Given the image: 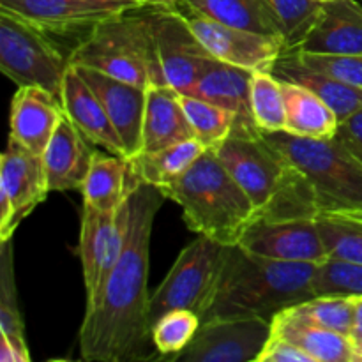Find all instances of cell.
<instances>
[{
	"label": "cell",
	"instance_id": "cell-1",
	"mask_svg": "<svg viewBox=\"0 0 362 362\" xmlns=\"http://www.w3.org/2000/svg\"><path fill=\"white\" fill-rule=\"evenodd\" d=\"M159 187L134 180L127 197V225L119 260L101 293L85 306L78 343L88 362L141 361L151 339L148 257L156 214L161 207Z\"/></svg>",
	"mask_w": 362,
	"mask_h": 362
},
{
	"label": "cell",
	"instance_id": "cell-2",
	"mask_svg": "<svg viewBox=\"0 0 362 362\" xmlns=\"http://www.w3.org/2000/svg\"><path fill=\"white\" fill-rule=\"evenodd\" d=\"M315 269L317 264L260 257L239 244L225 246L202 322L228 317L272 320L279 311L315 297Z\"/></svg>",
	"mask_w": 362,
	"mask_h": 362
},
{
	"label": "cell",
	"instance_id": "cell-3",
	"mask_svg": "<svg viewBox=\"0 0 362 362\" xmlns=\"http://www.w3.org/2000/svg\"><path fill=\"white\" fill-rule=\"evenodd\" d=\"M214 152L246 191L257 219L317 218L320 212L306 177L258 127H235Z\"/></svg>",
	"mask_w": 362,
	"mask_h": 362
},
{
	"label": "cell",
	"instance_id": "cell-4",
	"mask_svg": "<svg viewBox=\"0 0 362 362\" xmlns=\"http://www.w3.org/2000/svg\"><path fill=\"white\" fill-rule=\"evenodd\" d=\"M159 191L182 209L187 228L225 246L239 243L247 226L257 219L246 191L211 148L187 172Z\"/></svg>",
	"mask_w": 362,
	"mask_h": 362
},
{
	"label": "cell",
	"instance_id": "cell-5",
	"mask_svg": "<svg viewBox=\"0 0 362 362\" xmlns=\"http://www.w3.org/2000/svg\"><path fill=\"white\" fill-rule=\"evenodd\" d=\"M69 64L92 67L144 88L165 85L158 66L148 4L90 28L71 49Z\"/></svg>",
	"mask_w": 362,
	"mask_h": 362
},
{
	"label": "cell",
	"instance_id": "cell-6",
	"mask_svg": "<svg viewBox=\"0 0 362 362\" xmlns=\"http://www.w3.org/2000/svg\"><path fill=\"white\" fill-rule=\"evenodd\" d=\"M262 134L306 177L318 211L362 212V163L338 138L317 140L286 131Z\"/></svg>",
	"mask_w": 362,
	"mask_h": 362
},
{
	"label": "cell",
	"instance_id": "cell-7",
	"mask_svg": "<svg viewBox=\"0 0 362 362\" xmlns=\"http://www.w3.org/2000/svg\"><path fill=\"white\" fill-rule=\"evenodd\" d=\"M69 66L49 32L0 7V69L9 80L59 95Z\"/></svg>",
	"mask_w": 362,
	"mask_h": 362
},
{
	"label": "cell",
	"instance_id": "cell-8",
	"mask_svg": "<svg viewBox=\"0 0 362 362\" xmlns=\"http://www.w3.org/2000/svg\"><path fill=\"white\" fill-rule=\"evenodd\" d=\"M223 253L225 244L205 235H198L180 251L166 278L151 296V329L172 310L202 313L218 276Z\"/></svg>",
	"mask_w": 362,
	"mask_h": 362
},
{
	"label": "cell",
	"instance_id": "cell-9",
	"mask_svg": "<svg viewBox=\"0 0 362 362\" xmlns=\"http://www.w3.org/2000/svg\"><path fill=\"white\" fill-rule=\"evenodd\" d=\"M148 16L163 83L182 94L216 59L202 46L177 6L148 4Z\"/></svg>",
	"mask_w": 362,
	"mask_h": 362
},
{
	"label": "cell",
	"instance_id": "cell-10",
	"mask_svg": "<svg viewBox=\"0 0 362 362\" xmlns=\"http://www.w3.org/2000/svg\"><path fill=\"white\" fill-rule=\"evenodd\" d=\"M42 156L9 138L0 159V243L13 239L20 223L48 197Z\"/></svg>",
	"mask_w": 362,
	"mask_h": 362
},
{
	"label": "cell",
	"instance_id": "cell-11",
	"mask_svg": "<svg viewBox=\"0 0 362 362\" xmlns=\"http://www.w3.org/2000/svg\"><path fill=\"white\" fill-rule=\"evenodd\" d=\"M272 334V320L260 317H228L202 322L197 336L173 361L258 362Z\"/></svg>",
	"mask_w": 362,
	"mask_h": 362
},
{
	"label": "cell",
	"instance_id": "cell-12",
	"mask_svg": "<svg viewBox=\"0 0 362 362\" xmlns=\"http://www.w3.org/2000/svg\"><path fill=\"white\" fill-rule=\"evenodd\" d=\"M186 16L191 30L197 35L209 55L219 62L257 73L271 71L276 60L285 52V41L276 35L244 30L211 20L204 14L193 13L177 6Z\"/></svg>",
	"mask_w": 362,
	"mask_h": 362
},
{
	"label": "cell",
	"instance_id": "cell-13",
	"mask_svg": "<svg viewBox=\"0 0 362 362\" xmlns=\"http://www.w3.org/2000/svg\"><path fill=\"white\" fill-rule=\"evenodd\" d=\"M127 225V200L115 214L85 205L81 209L78 257L83 272L87 306L94 303L105 286L106 278L119 260Z\"/></svg>",
	"mask_w": 362,
	"mask_h": 362
},
{
	"label": "cell",
	"instance_id": "cell-14",
	"mask_svg": "<svg viewBox=\"0 0 362 362\" xmlns=\"http://www.w3.org/2000/svg\"><path fill=\"white\" fill-rule=\"evenodd\" d=\"M237 244L250 253L272 260L322 264L329 258L317 218H258L247 226Z\"/></svg>",
	"mask_w": 362,
	"mask_h": 362
},
{
	"label": "cell",
	"instance_id": "cell-15",
	"mask_svg": "<svg viewBox=\"0 0 362 362\" xmlns=\"http://www.w3.org/2000/svg\"><path fill=\"white\" fill-rule=\"evenodd\" d=\"M147 6L136 0H0L2 9L25 18L49 34L88 32L101 21Z\"/></svg>",
	"mask_w": 362,
	"mask_h": 362
},
{
	"label": "cell",
	"instance_id": "cell-16",
	"mask_svg": "<svg viewBox=\"0 0 362 362\" xmlns=\"http://www.w3.org/2000/svg\"><path fill=\"white\" fill-rule=\"evenodd\" d=\"M105 106L113 127L126 148V158L133 159L141 152L147 88L113 78L92 67L74 66Z\"/></svg>",
	"mask_w": 362,
	"mask_h": 362
},
{
	"label": "cell",
	"instance_id": "cell-17",
	"mask_svg": "<svg viewBox=\"0 0 362 362\" xmlns=\"http://www.w3.org/2000/svg\"><path fill=\"white\" fill-rule=\"evenodd\" d=\"M64 115L59 95L39 87H20L11 101L9 138L42 156Z\"/></svg>",
	"mask_w": 362,
	"mask_h": 362
},
{
	"label": "cell",
	"instance_id": "cell-18",
	"mask_svg": "<svg viewBox=\"0 0 362 362\" xmlns=\"http://www.w3.org/2000/svg\"><path fill=\"white\" fill-rule=\"evenodd\" d=\"M59 98L62 103L64 113L73 120L74 126L92 145H98L110 154L126 158V148H124L122 140L113 127L105 106L94 94V90L88 87L87 81L80 76L73 64L67 67L66 74H64Z\"/></svg>",
	"mask_w": 362,
	"mask_h": 362
},
{
	"label": "cell",
	"instance_id": "cell-19",
	"mask_svg": "<svg viewBox=\"0 0 362 362\" xmlns=\"http://www.w3.org/2000/svg\"><path fill=\"white\" fill-rule=\"evenodd\" d=\"M94 152L90 148V141L64 113L42 154L49 193L81 189Z\"/></svg>",
	"mask_w": 362,
	"mask_h": 362
},
{
	"label": "cell",
	"instance_id": "cell-20",
	"mask_svg": "<svg viewBox=\"0 0 362 362\" xmlns=\"http://www.w3.org/2000/svg\"><path fill=\"white\" fill-rule=\"evenodd\" d=\"M272 334L292 341L315 362H359L349 336L311 320L300 304L286 308L272 318Z\"/></svg>",
	"mask_w": 362,
	"mask_h": 362
},
{
	"label": "cell",
	"instance_id": "cell-21",
	"mask_svg": "<svg viewBox=\"0 0 362 362\" xmlns=\"http://www.w3.org/2000/svg\"><path fill=\"white\" fill-rule=\"evenodd\" d=\"M313 53L362 55V6L357 0H332L297 48Z\"/></svg>",
	"mask_w": 362,
	"mask_h": 362
},
{
	"label": "cell",
	"instance_id": "cell-22",
	"mask_svg": "<svg viewBox=\"0 0 362 362\" xmlns=\"http://www.w3.org/2000/svg\"><path fill=\"white\" fill-rule=\"evenodd\" d=\"M251 76H253L251 71L214 60L182 94L194 95L232 110L237 115L235 127H257L251 115Z\"/></svg>",
	"mask_w": 362,
	"mask_h": 362
},
{
	"label": "cell",
	"instance_id": "cell-23",
	"mask_svg": "<svg viewBox=\"0 0 362 362\" xmlns=\"http://www.w3.org/2000/svg\"><path fill=\"white\" fill-rule=\"evenodd\" d=\"M189 138L194 134L179 92L168 85H151L141 129V152L159 151Z\"/></svg>",
	"mask_w": 362,
	"mask_h": 362
},
{
	"label": "cell",
	"instance_id": "cell-24",
	"mask_svg": "<svg viewBox=\"0 0 362 362\" xmlns=\"http://www.w3.org/2000/svg\"><path fill=\"white\" fill-rule=\"evenodd\" d=\"M271 73L278 80L288 81V83L300 85L317 94L318 98L324 99L332 112L338 117L339 124L352 117L362 110V90L361 88L350 87V85L341 83L334 78L322 74L318 71L311 69L306 64L297 59L292 49H285L276 64L272 66Z\"/></svg>",
	"mask_w": 362,
	"mask_h": 362
},
{
	"label": "cell",
	"instance_id": "cell-25",
	"mask_svg": "<svg viewBox=\"0 0 362 362\" xmlns=\"http://www.w3.org/2000/svg\"><path fill=\"white\" fill-rule=\"evenodd\" d=\"M136 180L129 159L110 152L95 151L87 179L81 186L83 204L101 212L115 214L129 197Z\"/></svg>",
	"mask_w": 362,
	"mask_h": 362
},
{
	"label": "cell",
	"instance_id": "cell-26",
	"mask_svg": "<svg viewBox=\"0 0 362 362\" xmlns=\"http://www.w3.org/2000/svg\"><path fill=\"white\" fill-rule=\"evenodd\" d=\"M177 6L244 30L283 37L281 25L267 0H180Z\"/></svg>",
	"mask_w": 362,
	"mask_h": 362
},
{
	"label": "cell",
	"instance_id": "cell-27",
	"mask_svg": "<svg viewBox=\"0 0 362 362\" xmlns=\"http://www.w3.org/2000/svg\"><path fill=\"white\" fill-rule=\"evenodd\" d=\"M281 83L286 105V133L303 138H317V140L336 136L339 120L324 99L300 85L288 83V81Z\"/></svg>",
	"mask_w": 362,
	"mask_h": 362
},
{
	"label": "cell",
	"instance_id": "cell-28",
	"mask_svg": "<svg viewBox=\"0 0 362 362\" xmlns=\"http://www.w3.org/2000/svg\"><path fill=\"white\" fill-rule=\"evenodd\" d=\"M0 345L7 356L18 362H30L23 318L18 306L11 240H6L0 246Z\"/></svg>",
	"mask_w": 362,
	"mask_h": 362
},
{
	"label": "cell",
	"instance_id": "cell-29",
	"mask_svg": "<svg viewBox=\"0 0 362 362\" xmlns=\"http://www.w3.org/2000/svg\"><path fill=\"white\" fill-rule=\"evenodd\" d=\"M205 151L209 148H205L202 141L189 138L159 151L141 152L136 158L129 159L131 172L141 182L161 187L187 172Z\"/></svg>",
	"mask_w": 362,
	"mask_h": 362
},
{
	"label": "cell",
	"instance_id": "cell-30",
	"mask_svg": "<svg viewBox=\"0 0 362 362\" xmlns=\"http://www.w3.org/2000/svg\"><path fill=\"white\" fill-rule=\"evenodd\" d=\"M180 103L189 120L194 138L202 141L205 148L214 151L232 134L237 124V115L232 110L187 94H180Z\"/></svg>",
	"mask_w": 362,
	"mask_h": 362
},
{
	"label": "cell",
	"instance_id": "cell-31",
	"mask_svg": "<svg viewBox=\"0 0 362 362\" xmlns=\"http://www.w3.org/2000/svg\"><path fill=\"white\" fill-rule=\"evenodd\" d=\"M251 115L255 126L265 133L285 131L286 105L283 83L271 71H257L251 76Z\"/></svg>",
	"mask_w": 362,
	"mask_h": 362
},
{
	"label": "cell",
	"instance_id": "cell-32",
	"mask_svg": "<svg viewBox=\"0 0 362 362\" xmlns=\"http://www.w3.org/2000/svg\"><path fill=\"white\" fill-rule=\"evenodd\" d=\"M202 325V318L193 310H172L163 315L151 329L152 346L161 357L175 359L189 346Z\"/></svg>",
	"mask_w": 362,
	"mask_h": 362
},
{
	"label": "cell",
	"instance_id": "cell-33",
	"mask_svg": "<svg viewBox=\"0 0 362 362\" xmlns=\"http://www.w3.org/2000/svg\"><path fill=\"white\" fill-rule=\"evenodd\" d=\"M315 296L362 297V264L327 258L317 264L313 276Z\"/></svg>",
	"mask_w": 362,
	"mask_h": 362
},
{
	"label": "cell",
	"instance_id": "cell-34",
	"mask_svg": "<svg viewBox=\"0 0 362 362\" xmlns=\"http://www.w3.org/2000/svg\"><path fill=\"white\" fill-rule=\"evenodd\" d=\"M267 4L281 25L286 49L304 41L324 6L317 0H267Z\"/></svg>",
	"mask_w": 362,
	"mask_h": 362
},
{
	"label": "cell",
	"instance_id": "cell-35",
	"mask_svg": "<svg viewBox=\"0 0 362 362\" xmlns=\"http://www.w3.org/2000/svg\"><path fill=\"white\" fill-rule=\"evenodd\" d=\"M300 308L317 324L349 338L352 336L354 324H356V299L354 297L315 296L300 303Z\"/></svg>",
	"mask_w": 362,
	"mask_h": 362
},
{
	"label": "cell",
	"instance_id": "cell-36",
	"mask_svg": "<svg viewBox=\"0 0 362 362\" xmlns=\"http://www.w3.org/2000/svg\"><path fill=\"white\" fill-rule=\"evenodd\" d=\"M297 59L311 69L334 78L341 83L362 90V55L345 53H313L303 49H292Z\"/></svg>",
	"mask_w": 362,
	"mask_h": 362
},
{
	"label": "cell",
	"instance_id": "cell-37",
	"mask_svg": "<svg viewBox=\"0 0 362 362\" xmlns=\"http://www.w3.org/2000/svg\"><path fill=\"white\" fill-rule=\"evenodd\" d=\"M258 362H315L303 349L281 336L271 334Z\"/></svg>",
	"mask_w": 362,
	"mask_h": 362
},
{
	"label": "cell",
	"instance_id": "cell-38",
	"mask_svg": "<svg viewBox=\"0 0 362 362\" xmlns=\"http://www.w3.org/2000/svg\"><path fill=\"white\" fill-rule=\"evenodd\" d=\"M336 138L349 148L357 161L362 163V110L339 124Z\"/></svg>",
	"mask_w": 362,
	"mask_h": 362
},
{
	"label": "cell",
	"instance_id": "cell-39",
	"mask_svg": "<svg viewBox=\"0 0 362 362\" xmlns=\"http://www.w3.org/2000/svg\"><path fill=\"white\" fill-rule=\"evenodd\" d=\"M362 338V297H356V324H354V331L350 339H361Z\"/></svg>",
	"mask_w": 362,
	"mask_h": 362
},
{
	"label": "cell",
	"instance_id": "cell-40",
	"mask_svg": "<svg viewBox=\"0 0 362 362\" xmlns=\"http://www.w3.org/2000/svg\"><path fill=\"white\" fill-rule=\"evenodd\" d=\"M352 345H354V350H356V354H357V359H359V362H361L362 361V338L352 339Z\"/></svg>",
	"mask_w": 362,
	"mask_h": 362
},
{
	"label": "cell",
	"instance_id": "cell-41",
	"mask_svg": "<svg viewBox=\"0 0 362 362\" xmlns=\"http://www.w3.org/2000/svg\"><path fill=\"white\" fill-rule=\"evenodd\" d=\"M159 4H161V6H170V7H173V6H177V4L180 2V0H158Z\"/></svg>",
	"mask_w": 362,
	"mask_h": 362
},
{
	"label": "cell",
	"instance_id": "cell-42",
	"mask_svg": "<svg viewBox=\"0 0 362 362\" xmlns=\"http://www.w3.org/2000/svg\"><path fill=\"white\" fill-rule=\"evenodd\" d=\"M136 2H141V4H159L158 0H136Z\"/></svg>",
	"mask_w": 362,
	"mask_h": 362
},
{
	"label": "cell",
	"instance_id": "cell-43",
	"mask_svg": "<svg viewBox=\"0 0 362 362\" xmlns=\"http://www.w3.org/2000/svg\"><path fill=\"white\" fill-rule=\"evenodd\" d=\"M317 2H322V4H325V2H332V0H317Z\"/></svg>",
	"mask_w": 362,
	"mask_h": 362
}]
</instances>
